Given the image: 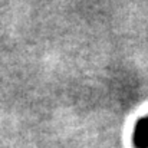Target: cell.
I'll return each instance as SVG.
<instances>
[{
	"instance_id": "cell-1",
	"label": "cell",
	"mask_w": 148,
	"mask_h": 148,
	"mask_svg": "<svg viewBox=\"0 0 148 148\" xmlns=\"http://www.w3.org/2000/svg\"><path fill=\"white\" fill-rule=\"evenodd\" d=\"M135 143L138 147H147L148 145V122L141 121L138 124L137 132H135Z\"/></svg>"
}]
</instances>
